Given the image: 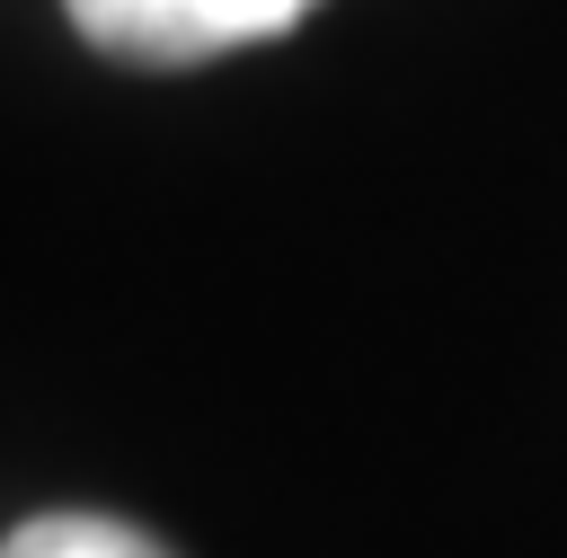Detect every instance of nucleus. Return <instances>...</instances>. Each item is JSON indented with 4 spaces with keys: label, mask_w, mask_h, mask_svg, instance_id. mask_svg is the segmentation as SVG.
Here are the masks:
<instances>
[{
    "label": "nucleus",
    "mask_w": 567,
    "mask_h": 558,
    "mask_svg": "<svg viewBox=\"0 0 567 558\" xmlns=\"http://www.w3.org/2000/svg\"><path fill=\"white\" fill-rule=\"evenodd\" d=\"M0 558H168V549L115 514H35L0 540Z\"/></svg>",
    "instance_id": "2"
},
{
    "label": "nucleus",
    "mask_w": 567,
    "mask_h": 558,
    "mask_svg": "<svg viewBox=\"0 0 567 558\" xmlns=\"http://www.w3.org/2000/svg\"><path fill=\"white\" fill-rule=\"evenodd\" d=\"M310 9L319 0H62L80 44L115 62H151V71H186V62H221L239 44L292 35Z\"/></svg>",
    "instance_id": "1"
}]
</instances>
